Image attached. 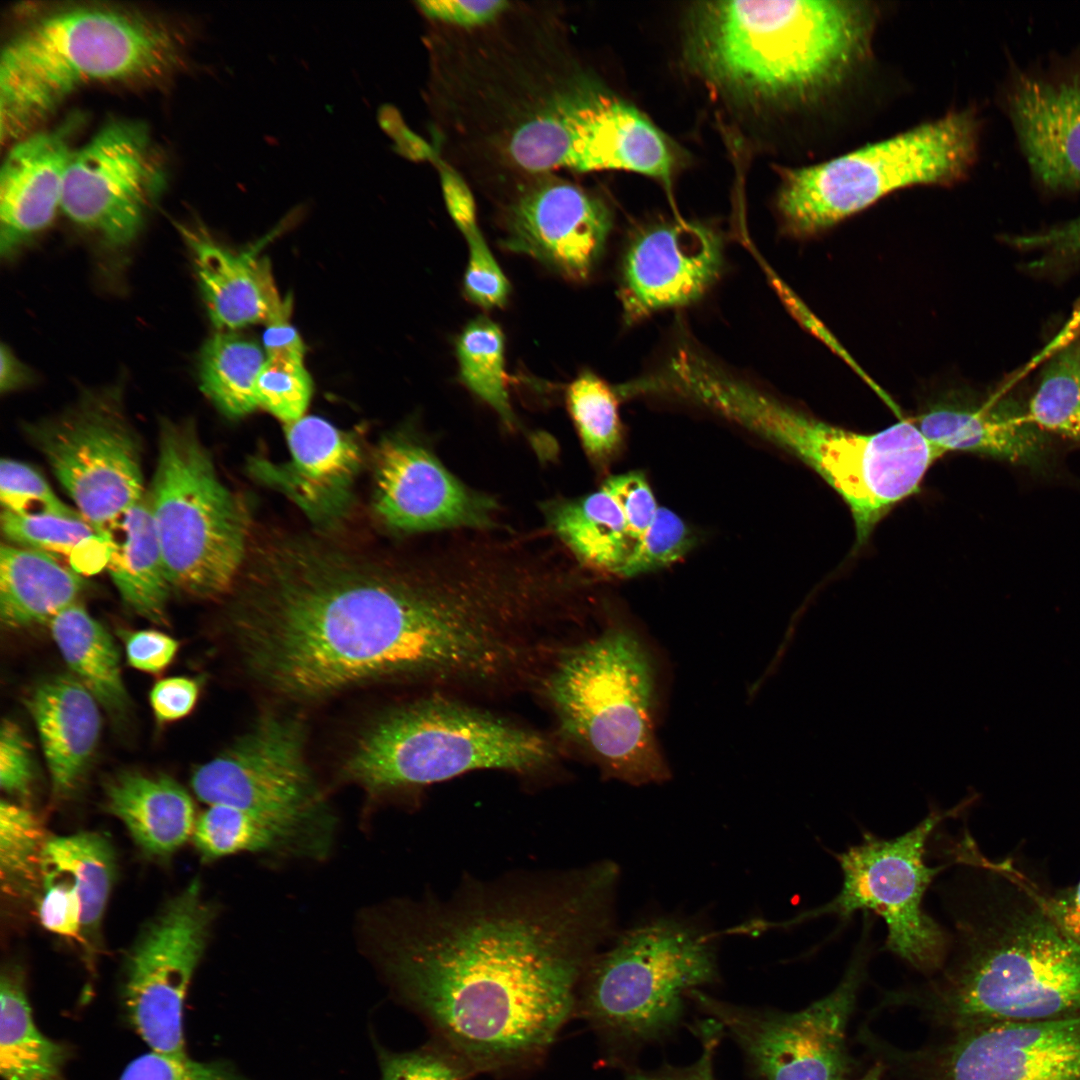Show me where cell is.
Here are the masks:
<instances>
[{
    "mask_svg": "<svg viewBox=\"0 0 1080 1080\" xmlns=\"http://www.w3.org/2000/svg\"><path fill=\"white\" fill-rule=\"evenodd\" d=\"M266 359L253 339L220 331L208 339L200 354L201 389L225 415L244 416L259 407L256 383Z\"/></svg>",
    "mask_w": 1080,
    "mask_h": 1080,
    "instance_id": "cell-36",
    "label": "cell"
},
{
    "mask_svg": "<svg viewBox=\"0 0 1080 1080\" xmlns=\"http://www.w3.org/2000/svg\"><path fill=\"white\" fill-rule=\"evenodd\" d=\"M0 1073L4 1080H67L68 1048L37 1027L22 972L4 968L0 981Z\"/></svg>",
    "mask_w": 1080,
    "mask_h": 1080,
    "instance_id": "cell-33",
    "label": "cell"
},
{
    "mask_svg": "<svg viewBox=\"0 0 1080 1080\" xmlns=\"http://www.w3.org/2000/svg\"><path fill=\"white\" fill-rule=\"evenodd\" d=\"M1 528L11 544L67 559L79 574L106 566L109 544L83 517L22 516L1 512Z\"/></svg>",
    "mask_w": 1080,
    "mask_h": 1080,
    "instance_id": "cell-37",
    "label": "cell"
},
{
    "mask_svg": "<svg viewBox=\"0 0 1080 1080\" xmlns=\"http://www.w3.org/2000/svg\"><path fill=\"white\" fill-rule=\"evenodd\" d=\"M182 56L178 33L137 10L87 5L38 16L1 52V138L29 135L83 85L157 80L174 71Z\"/></svg>",
    "mask_w": 1080,
    "mask_h": 1080,
    "instance_id": "cell-5",
    "label": "cell"
},
{
    "mask_svg": "<svg viewBox=\"0 0 1080 1080\" xmlns=\"http://www.w3.org/2000/svg\"><path fill=\"white\" fill-rule=\"evenodd\" d=\"M77 119L32 132L9 150L0 173V248L9 257L45 229L61 206Z\"/></svg>",
    "mask_w": 1080,
    "mask_h": 1080,
    "instance_id": "cell-26",
    "label": "cell"
},
{
    "mask_svg": "<svg viewBox=\"0 0 1080 1080\" xmlns=\"http://www.w3.org/2000/svg\"><path fill=\"white\" fill-rule=\"evenodd\" d=\"M165 183L164 161L148 128L135 120H112L74 150L60 209L105 243L125 246Z\"/></svg>",
    "mask_w": 1080,
    "mask_h": 1080,
    "instance_id": "cell-18",
    "label": "cell"
},
{
    "mask_svg": "<svg viewBox=\"0 0 1080 1080\" xmlns=\"http://www.w3.org/2000/svg\"><path fill=\"white\" fill-rule=\"evenodd\" d=\"M1016 248L1041 252L1052 260L1080 258V216L1045 230L1009 238Z\"/></svg>",
    "mask_w": 1080,
    "mask_h": 1080,
    "instance_id": "cell-54",
    "label": "cell"
},
{
    "mask_svg": "<svg viewBox=\"0 0 1080 1080\" xmlns=\"http://www.w3.org/2000/svg\"><path fill=\"white\" fill-rule=\"evenodd\" d=\"M199 694L198 683L187 677H169L158 681L150 693L156 718L161 722L186 716L194 707Z\"/></svg>",
    "mask_w": 1080,
    "mask_h": 1080,
    "instance_id": "cell-56",
    "label": "cell"
},
{
    "mask_svg": "<svg viewBox=\"0 0 1080 1080\" xmlns=\"http://www.w3.org/2000/svg\"><path fill=\"white\" fill-rule=\"evenodd\" d=\"M291 459L275 464L255 459L252 472L291 498L315 522L341 516L350 500L361 456L352 437L317 416L285 427Z\"/></svg>",
    "mask_w": 1080,
    "mask_h": 1080,
    "instance_id": "cell-25",
    "label": "cell"
},
{
    "mask_svg": "<svg viewBox=\"0 0 1080 1080\" xmlns=\"http://www.w3.org/2000/svg\"><path fill=\"white\" fill-rule=\"evenodd\" d=\"M858 1080H883V1069L880 1065H876Z\"/></svg>",
    "mask_w": 1080,
    "mask_h": 1080,
    "instance_id": "cell-61",
    "label": "cell"
},
{
    "mask_svg": "<svg viewBox=\"0 0 1080 1080\" xmlns=\"http://www.w3.org/2000/svg\"><path fill=\"white\" fill-rule=\"evenodd\" d=\"M192 838L206 860L239 852H281L308 856L301 842L288 832L227 805H209L197 818Z\"/></svg>",
    "mask_w": 1080,
    "mask_h": 1080,
    "instance_id": "cell-38",
    "label": "cell"
},
{
    "mask_svg": "<svg viewBox=\"0 0 1080 1080\" xmlns=\"http://www.w3.org/2000/svg\"><path fill=\"white\" fill-rule=\"evenodd\" d=\"M695 537L673 511L659 507L648 528L633 542L618 576L634 577L655 571L681 559Z\"/></svg>",
    "mask_w": 1080,
    "mask_h": 1080,
    "instance_id": "cell-43",
    "label": "cell"
},
{
    "mask_svg": "<svg viewBox=\"0 0 1080 1080\" xmlns=\"http://www.w3.org/2000/svg\"><path fill=\"white\" fill-rule=\"evenodd\" d=\"M614 499L625 520L627 533L636 541L654 519L658 505L641 472L631 471L608 477L601 486Z\"/></svg>",
    "mask_w": 1080,
    "mask_h": 1080,
    "instance_id": "cell-49",
    "label": "cell"
},
{
    "mask_svg": "<svg viewBox=\"0 0 1080 1080\" xmlns=\"http://www.w3.org/2000/svg\"><path fill=\"white\" fill-rule=\"evenodd\" d=\"M417 6L429 18L474 27L494 21L508 9L509 3L503 0H434L419 1Z\"/></svg>",
    "mask_w": 1080,
    "mask_h": 1080,
    "instance_id": "cell-53",
    "label": "cell"
},
{
    "mask_svg": "<svg viewBox=\"0 0 1080 1080\" xmlns=\"http://www.w3.org/2000/svg\"><path fill=\"white\" fill-rule=\"evenodd\" d=\"M64 875L81 903L80 943L88 954L97 941L103 915L116 879V857L101 834L79 832L47 839L43 875Z\"/></svg>",
    "mask_w": 1080,
    "mask_h": 1080,
    "instance_id": "cell-35",
    "label": "cell"
},
{
    "mask_svg": "<svg viewBox=\"0 0 1080 1080\" xmlns=\"http://www.w3.org/2000/svg\"><path fill=\"white\" fill-rule=\"evenodd\" d=\"M516 127L507 151L528 171L626 170L670 184L673 156L636 108L595 91L560 95Z\"/></svg>",
    "mask_w": 1080,
    "mask_h": 1080,
    "instance_id": "cell-14",
    "label": "cell"
},
{
    "mask_svg": "<svg viewBox=\"0 0 1080 1080\" xmlns=\"http://www.w3.org/2000/svg\"><path fill=\"white\" fill-rule=\"evenodd\" d=\"M45 891L39 903V919L50 932L80 941L81 903L68 879L43 875Z\"/></svg>",
    "mask_w": 1080,
    "mask_h": 1080,
    "instance_id": "cell-50",
    "label": "cell"
},
{
    "mask_svg": "<svg viewBox=\"0 0 1080 1080\" xmlns=\"http://www.w3.org/2000/svg\"><path fill=\"white\" fill-rule=\"evenodd\" d=\"M941 890L954 933L929 1000L956 1030L1080 1016V944L1043 903L1008 906L950 879Z\"/></svg>",
    "mask_w": 1080,
    "mask_h": 1080,
    "instance_id": "cell-3",
    "label": "cell"
},
{
    "mask_svg": "<svg viewBox=\"0 0 1080 1080\" xmlns=\"http://www.w3.org/2000/svg\"><path fill=\"white\" fill-rule=\"evenodd\" d=\"M964 802L949 809L933 808L909 831L885 839L871 833L860 843L836 854L843 875L842 888L812 915L872 912L886 925V948L925 973L943 967L951 935L923 909V898L936 876L949 862L930 867L928 840L937 826L960 813Z\"/></svg>",
    "mask_w": 1080,
    "mask_h": 1080,
    "instance_id": "cell-13",
    "label": "cell"
},
{
    "mask_svg": "<svg viewBox=\"0 0 1080 1080\" xmlns=\"http://www.w3.org/2000/svg\"><path fill=\"white\" fill-rule=\"evenodd\" d=\"M722 266V241L707 226L680 220L642 232L622 263L619 297L625 322L697 301Z\"/></svg>",
    "mask_w": 1080,
    "mask_h": 1080,
    "instance_id": "cell-22",
    "label": "cell"
},
{
    "mask_svg": "<svg viewBox=\"0 0 1080 1080\" xmlns=\"http://www.w3.org/2000/svg\"><path fill=\"white\" fill-rule=\"evenodd\" d=\"M540 733L455 698L385 710L359 733L344 776L374 795L415 791L478 770L535 775L555 760Z\"/></svg>",
    "mask_w": 1080,
    "mask_h": 1080,
    "instance_id": "cell-7",
    "label": "cell"
},
{
    "mask_svg": "<svg viewBox=\"0 0 1080 1080\" xmlns=\"http://www.w3.org/2000/svg\"><path fill=\"white\" fill-rule=\"evenodd\" d=\"M30 379L29 371L4 344L1 346L0 387L2 392L14 390Z\"/></svg>",
    "mask_w": 1080,
    "mask_h": 1080,
    "instance_id": "cell-60",
    "label": "cell"
},
{
    "mask_svg": "<svg viewBox=\"0 0 1080 1080\" xmlns=\"http://www.w3.org/2000/svg\"><path fill=\"white\" fill-rule=\"evenodd\" d=\"M123 639L129 664L144 672L162 671L178 650L174 638L156 630L126 631Z\"/></svg>",
    "mask_w": 1080,
    "mask_h": 1080,
    "instance_id": "cell-55",
    "label": "cell"
},
{
    "mask_svg": "<svg viewBox=\"0 0 1080 1080\" xmlns=\"http://www.w3.org/2000/svg\"><path fill=\"white\" fill-rule=\"evenodd\" d=\"M980 123L953 111L831 160L783 172L778 210L789 232L820 233L906 187L953 185L975 164Z\"/></svg>",
    "mask_w": 1080,
    "mask_h": 1080,
    "instance_id": "cell-10",
    "label": "cell"
},
{
    "mask_svg": "<svg viewBox=\"0 0 1080 1080\" xmlns=\"http://www.w3.org/2000/svg\"><path fill=\"white\" fill-rule=\"evenodd\" d=\"M263 348L267 358H288L302 360L305 354L304 343L297 330L288 319L267 324L263 333Z\"/></svg>",
    "mask_w": 1080,
    "mask_h": 1080,
    "instance_id": "cell-58",
    "label": "cell"
},
{
    "mask_svg": "<svg viewBox=\"0 0 1080 1080\" xmlns=\"http://www.w3.org/2000/svg\"><path fill=\"white\" fill-rule=\"evenodd\" d=\"M117 392L88 393L27 433L83 518L104 537L146 492L141 443Z\"/></svg>",
    "mask_w": 1080,
    "mask_h": 1080,
    "instance_id": "cell-15",
    "label": "cell"
},
{
    "mask_svg": "<svg viewBox=\"0 0 1080 1080\" xmlns=\"http://www.w3.org/2000/svg\"><path fill=\"white\" fill-rule=\"evenodd\" d=\"M214 912L193 880L145 926L128 952L123 1000L132 1025L152 1051L188 1057L183 1006Z\"/></svg>",
    "mask_w": 1080,
    "mask_h": 1080,
    "instance_id": "cell-17",
    "label": "cell"
},
{
    "mask_svg": "<svg viewBox=\"0 0 1080 1080\" xmlns=\"http://www.w3.org/2000/svg\"><path fill=\"white\" fill-rule=\"evenodd\" d=\"M868 952L866 937H862L837 987L797 1012L742 1007L701 990L689 998L729 1032L760 1080H845L849 1067L846 1029Z\"/></svg>",
    "mask_w": 1080,
    "mask_h": 1080,
    "instance_id": "cell-16",
    "label": "cell"
},
{
    "mask_svg": "<svg viewBox=\"0 0 1080 1080\" xmlns=\"http://www.w3.org/2000/svg\"><path fill=\"white\" fill-rule=\"evenodd\" d=\"M1043 904L1056 924L1080 944V881L1068 895Z\"/></svg>",
    "mask_w": 1080,
    "mask_h": 1080,
    "instance_id": "cell-59",
    "label": "cell"
},
{
    "mask_svg": "<svg viewBox=\"0 0 1080 1080\" xmlns=\"http://www.w3.org/2000/svg\"><path fill=\"white\" fill-rule=\"evenodd\" d=\"M147 494L172 588L201 598L228 591L247 558L248 509L219 479L191 421L160 422Z\"/></svg>",
    "mask_w": 1080,
    "mask_h": 1080,
    "instance_id": "cell-11",
    "label": "cell"
},
{
    "mask_svg": "<svg viewBox=\"0 0 1080 1080\" xmlns=\"http://www.w3.org/2000/svg\"><path fill=\"white\" fill-rule=\"evenodd\" d=\"M108 573L122 601L155 623L166 621L172 588L150 511L147 491L108 528Z\"/></svg>",
    "mask_w": 1080,
    "mask_h": 1080,
    "instance_id": "cell-30",
    "label": "cell"
},
{
    "mask_svg": "<svg viewBox=\"0 0 1080 1080\" xmlns=\"http://www.w3.org/2000/svg\"><path fill=\"white\" fill-rule=\"evenodd\" d=\"M612 228L599 198L567 182L525 191L509 208L505 249L528 255L572 281L586 280L598 264Z\"/></svg>",
    "mask_w": 1080,
    "mask_h": 1080,
    "instance_id": "cell-21",
    "label": "cell"
},
{
    "mask_svg": "<svg viewBox=\"0 0 1080 1080\" xmlns=\"http://www.w3.org/2000/svg\"><path fill=\"white\" fill-rule=\"evenodd\" d=\"M235 626L248 671L295 701L378 680L486 690L511 651L495 574L446 538L389 562L305 538L267 542L251 555Z\"/></svg>",
    "mask_w": 1080,
    "mask_h": 1080,
    "instance_id": "cell-1",
    "label": "cell"
},
{
    "mask_svg": "<svg viewBox=\"0 0 1080 1080\" xmlns=\"http://www.w3.org/2000/svg\"><path fill=\"white\" fill-rule=\"evenodd\" d=\"M655 680L642 641L612 626L562 649L542 684L561 735L606 776L641 786L669 777L654 731Z\"/></svg>",
    "mask_w": 1080,
    "mask_h": 1080,
    "instance_id": "cell-8",
    "label": "cell"
},
{
    "mask_svg": "<svg viewBox=\"0 0 1080 1080\" xmlns=\"http://www.w3.org/2000/svg\"><path fill=\"white\" fill-rule=\"evenodd\" d=\"M552 532L583 568L619 575L630 552V539L618 505L602 487L576 499L544 506Z\"/></svg>",
    "mask_w": 1080,
    "mask_h": 1080,
    "instance_id": "cell-32",
    "label": "cell"
},
{
    "mask_svg": "<svg viewBox=\"0 0 1080 1080\" xmlns=\"http://www.w3.org/2000/svg\"><path fill=\"white\" fill-rule=\"evenodd\" d=\"M312 386L302 360L267 358L256 383L258 405L291 424L303 417Z\"/></svg>",
    "mask_w": 1080,
    "mask_h": 1080,
    "instance_id": "cell-44",
    "label": "cell"
},
{
    "mask_svg": "<svg viewBox=\"0 0 1080 1080\" xmlns=\"http://www.w3.org/2000/svg\"><path fill=\"white\" fill-rule=\"evenodd\" d=\"M456 355L461 382L513 428L516 416L507 389L501 328L486 316L471 320L457 338Z\"/></svg>",
    "mask_w": 1080,
    "mask_h": 1080,
    "instance_id": "cell-39",
    "label": "cell"
},
{
    "mask_svg": "<svg viewBox=\"0 0 1080 1080\" xmlns=\"http://www.w3.org/2000/svg\"><path fill=\"white\" fill-rule=\"evenodd\" d=\"M2 510L22 516L83 517L66 505L31 466L8 458L0 462Z\"/></svg>",
    "mask_w": 1080,
    "mask_h": 1080,
    "instance_id": "cell-45",
    "label": "cell"
},
{
    "mask_svg": "<svg viewBox=\"0 0 1080 1080\" xmlns=\"http://www.w3.org/2000/svg\"><path fill=\"white\" fill-rule=\"evenodd\" d=\"M938 1080H1080V1016L956 1030Z\"/></svg>",
    "mask_w": 1080,
    "mask_h": 1080,
    "instance_id": "cell-23",
    "label": "cell"
},
{
    "mask_svg": "<svg viewBox=\"0 0 1080 1080\" xmlns=\"http://www.w3.org/2000/svg\"><path fill=\"white\" fill-rule=\"evenodd\" d=\"M29 745L16 723L3 720L0 734V786L9 795L25 797L33 781Z\"/></svg>",
    "mask_w": 1080,
    "mask_h": 1080,
    "instance_id": "cell-51",
    "label": "cell"
},
{
    "mask_svg": "<svg viewBox=\"0 0 1080 1080\" xmlns=\"http://www.w3.org/2000/svg\"><path fill=\"white\" fill-rule=\"evenodd\" d=\"M1032 421L1057 442L1080 447V365L1077 344L1064 346L1048 361L1026 403Z\"/></svg>",
    "mask_w": 1080,
    "mask_h": 1080,
    "instance_id": "cell-40",
    "label": "cell"
},
{
    "mask_svg": "<svg viewBox=\"0 0 1080 1080\" xmlns=\"http://www.w3.org/2000/svg\"><path fill=\"white\" fill-rule=\"evenodd\" d=\"M119 1080H253L224 1061L175 1058L155 1051L130 1062Z\"/></svg>",
    "mask_w": 1080,
    "mask_h": 1080,
    "instance_id": "cell-47",
    "label": "cell"
},
{
    "mask_svg": "<svg viewBox=\"0 0 1080 1080\" xmlns=\"http://www.w3.org/2000/svg\"><path fill=\"white\" fill-rule=\"evenodd\" d=\"M378 516L408 533L492 531L499 504L453 475L425 445L408 437L384 440L375 457Z\"/></svg>",
    "mask_w": 1080,
    "mask_h": 1080,
    "instance_id": "cell-19",
    "label": "cell"
},
{
    "mask_svg": "<svg viewBox=\"0 0 1080 1080\" xmlns=\"http://www.w3.org/2000/svg\"><path fill=\"white\" fill-rule=\"evenodd\" d=\"M1077 356H1078V362H1079V365H1080V343L1077 344Z\"/></svg>",
    "mask_w": 1080,
    "mask_h": 1080,
    "instance_id": "cell-62",
    "label": "cell"
},
{
    "mask_svg": "<svg viewBox=\"0 0 1080 1080\" xmlns=\"http://www.w3.org/2000/svg\"><path fill=\"white\" fill-rule=\"evenodd\" d=\"M469 249L463 288L465 297L485 310L502 308L510 284L480 231L466 238Z\"/></svg>",
    "mask_w": 1080,
    "mask_h": 1080,
    "instance_id": "cell-48",
    "label": "cell"
},
{
    "mask_svg": "<svg viewBox=\"0 0 1080 1080\" xmlns=\"http://www.w3.org/2000/svg\"><path fill=\"white\" fill-rule=\"evenodd\" d=\"M618 394L590 371L581 373L566 390L567 408L583 447L597 463L612 458L622 443Z\"/></svg>",
    "mask_w": 1080,
    "mask_h": 1080,
    "instance_id": "cell-41",
    "label": "cell"
},
{
    "mask_svg": "<svg viewBox=\"0 0 1080 1080\" xmlns=\"http://www.w3.org/2000/svg\"><path fill=\"white\" fill-rule=\"evenodd\" d=\"M192 251L210 319L220 331L288 319L290 297L277 292L271 265L256 249L235 253L201 229L180 228Z\"/></svg>",
    "mask_w": 1080,
    "mask_h": 1080,
    "instance_id": "cell-27",
    "label": "cell"
},
{
    "mask_svg": "<svg viewBox=\"0 0 1080 1080\" xmlns=\"http://www.w3.org/2000/svg\"><path fill=\"white\" fill-rule=\"evenodd\" d=\"M689 399L784 449L818 473L848 505L856 548L878 522L919 491L943 455L909 420L871 434L833 426L728 375L714 364L691 378Z\"/></svg>",
    "mask_w": 1080,
    "mask_h": 1080,
    "instance_id": "cell-6",
    "label": "cell"
},
{
    "mask_svg": "<svg viewBox=\"0 0 1080 1080\" xmlns=\"http://www.w3.org/2000/svg\"><path fill=\"white\" fill-rule=\"evenodd\" d=\"M701 1053L692 1064L684 1067H665L657 1071H633L626 1080H716L714 1059L723 1028L712 1018L699 1025Z\"/></svg>",
    "mask_w": 1080,
    "mask_h": 1080,
    "instance_id": "cell-52",
    "label": "cell"
},
{
    "mask_svg": "<svg viewBox=\"0 0 1080 1080\" xmlns=\"http://www.w3.org/2000/svg\"><path fill=\"white\" fill-rule=\"evenodd\" d=\"M873 9L855 1H712L696 5L688 55L737 95L806 100L839 85L867 55Z\"/></svg>",
    "mask_w": 1080,
    "mask_h": 1080,
    "instance_id": "cell-4",
    "label": "cell"
},
{
    "mask_svg": "<svg viewBox=\"0 0 1080 1080\" xmlns=\"http://www.w3.org/2000/svg\"><path fill=\"white\" fill-rule=\"evenodd\" d=\"M81 574L59 559L12 544L0 549V616L8 628L51 620L77 602Z\"/></svg>",
    "mask_w": 1080,
    "mask_h": 1080,
    "instance_id": "cell-31",
    "label": "cell"
},
{
    "mask_svg": "<svg viewBox=\"0 0 1080 1080\" xmlns=\"http://www.w3.org/2000/svg\"><path fill=\"white\" fill-rule=\"evenodd\" d=\"M27 707L41 741L53 791L65 796L83 777L100 734L98 701L73 675L42 681Z\"/></svg>",
    "mask_w": 1080,
    "mask_h": 1080,
    "instance_id": "cell-28",
    "label": "cell"
},
{
    "mask_svg": "<svg viewBox=\"0 0 1080 1080\" xmlns=\"http://www.w3.org/2000/svg\"><path fill=\"white\" fill-rule=\"evenodd\" d=\"M442 187L447 209L465 238L479 232L473 197L463 181L441 165Z\"/></svg>",
    "mask_w": 1080,
    "mask_h": 1080,
    "instance_id": "cell-57",
    "label": "cell"
},
{
    "mask_svg": "<svg viewBox=\"0 0 1080 1080\" xmlns=\"http://www.w3.org/2000/svg\"><path fill=\"white\" fill-rule=\"evenodd\" d=\"M1004 105L1033 178L1053 193L1080 190V45L1049 64L1016 68Z\"/></svg>",
    "mask_w": 1080,
    "mask_h": 1080,
    "instance_id": "cell-20",
    "label": "cell"
},
{
    "mask_svg": "<svg viewBox=\"0 0 1080 1080\" xmlns=\"http://www.w3.org/2000/svg\"><path fill=\"white\" fill-rule=\"evenodd\" d=\"M105 791L106 808L146 853L168 855L192 836L193 801L172 778L123 772L107 783Z\"/></svg>",
    "mask_w": 1080,
    "mask_h": 1080,
    "instance_id": "cell-29",
    "label": "cell"
},
{
    "mask_svg": "<svg viewBox=\"0 0 1080 1080\" xmlns=\"http://www.w3.org/2000/svg\"><path fill=\"white\" fill-rule=\"evenodd\" d=\"M719 979L716 936L696 920L657 917L622 932L594 958L576 1016L609 1045L669 1032L692 992Z\"/></svg>",
    "mask_w": 1080,
    "mask_h": 1080,
    "instance_id": "cell-9",
    "label": "cell"
},
{
    "mask_svg": "<svg viewBox=\"0 0 1080 1080\" xmlns=\"http://www.w3.org/2000/svg\"><path fill=\"white\" fill-rule=\"evenodd\" d=\"M618 865L465 879L406 908L383 968L399 1000L474 1074L536 1069L576 1016L583 977L618 933Z\"/></svg>",
    "mask_w": 1080,
    "mask_h": 1080,
    "instance_id": "cell-2",
    "label": "cell"
},
{
    "mask_svg": "<svg viewBox=\"0 0 1080 1080\" xmlns=\"http://www.w3.org/2000/svg\"><path fill=\"white\" fill-rule=\"evenodd\" d=\"M914 423L943 454L974 453L1038 475L1056 466L1057 441L1032 421L1026 403L1009 396L936 403Z\"/></svg>",
    "mask_w": 1080,
    "mask_h": 1080,
    "instance_id": "cell-24",
    "label": "cell"
},
{
    "mask_svg": "<svg viewBox=\"0 0 1080 1080\" xmlns=\"http://www.w3.org/2000/svg\"><path fill=\"white\" fill-rule=\"evenodd\" d=\"M50 629L73 676L108 712H126L119 652L105 628L76 602L50 620Z\"/></svg>",
    "mask_w": 1080,
    "mask_h": 1080,
    "instance_id": "cell-34",
    "label": "cell"
},
{
    "mask_svg": "<svg viewBox=\"0 0 1080 1080\" xmlns=\"http://www.w3.org/2000/svg\"><path fill=\"white\" fill-rule=\"evenodd\" d=\"M380 1080H471V1069L453 1053L432 1041L409 1051L377 1047Z\"/></svg>",
    "mask_w": 1080,
    "mask_h": 1080,
    "instance_id": "cell-46",
    "label": "cell"
},
{
    "mask_svg": "<svg viewBox=\"0 0 1080 1080\" xmlns=\"http://www.w3.org/2000/svg\"><path fill=\"white\" fill-rule=\"evenodd\" d=\"M47 839L38 817L28 808L0 804V876L2 890L12 896L30 893L43 877Z\"/></svg>",
    "mask_w": 1080,
    "mask_h": 1080,
    "instance_id": "cell-42",
    "label": "cell"
},
{
    "mask_svg": "<svg viewBox=\"0 0 1080 1080\" xmlns=\"http://www.w3.org/2000/svg\"><path fill=\"white\" fill-rule=\"evenodd\" d=\"M305 740L300 720L264 715L193 772V791L208 805L244 810L288 832L309 857L324 856L334 819L307 763Z\"/></svg>",
    "mask_w": 1080,
    "mask_h": 1080,
    "instance_id": "cell-12",
    "label": "cell"
}]
</instances>
